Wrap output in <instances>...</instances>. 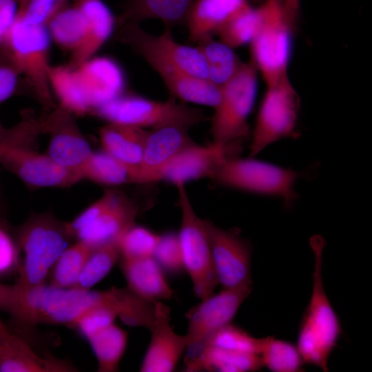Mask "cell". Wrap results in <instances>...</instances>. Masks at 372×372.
I'll return each mask as SVG.
<instances>
[{
    "mask_svg": "<svg viewBox=\"0 0 372 372\" xmlns=\"http://www.w3.org/2000/svg\"><path fill=\"white\" fill-rule=\"evenodd\" d=\"M218 284L223 289L252 285L251 244L236 230H225L204 220Z\"/></svg>",
    "mask_w": 372,
    "mask_h": 372,
    "instance_id": "13",
    "label": "cell"
},
{
    "mask_svg": "<svg viewBox=\"0 0 372 372\" xmlns=\"http://www.w3.org/2000/svg\"><path fill=\"white\" fill-rule=\"evenodd\" d=\"M87 340L96 358L98 371H116L126 349L127 333L114 323Z\"/></svg>",
    "mask_w": 372,
    "mask_h": 372,
    "instance_id": "30",
    "label": "cell"
},
{
    "mask_svg": "<svg viewBox=\"0 0 372 372\" xmlns=\"http://www.w3.org/2000/svg\"><path fill=\"white\" fill-rule=\"evenodd\" d=\"M77 371L66 360L41 356L0 319V372H70Z\"/></svg>",
    "mask_w": 372,
    "mask_h": 372,
    "instance_id": "17",
    "label": "cell"
},
{
    "mask_svg": "<svg viewBox=\"0 0 372 372\" xmlns=\"http://www.w3.org/2000/svg\"><path fill=\"white\" fill-rule=\"evenodd\" d=\"M72 114L60 107L43 126L50 134L46 153L59 165L77 172L93 150Z\"/></svg>",
    "mask_w": 372,
    "mask_h": 372,
    "instance_id": "16",
    "label": "cell"
},
{
    "mask_svg": "<svg viewBox=\"0 0 372 372\" xmlns=\"http://www.w3.org/2000/svg\"><path fill=\"white\" fill-rule=\"evenodd\" d=\"M300 107V98L289 76L267 87L257 113L249 156L254 157L273 143L293 137Z\"/></svg>",
    "mask_w": 372,
    "mask_h": 372,
    "instance_id": "10",
    "label": "cell"
},
{
    "mask_svg": "<svg viewBox=\"0 0 372 372\" xmlns=\"http://www.w3.org/2000/svg\"><path fill=\"white\" fill-rule=\"evenodd\" d=\"M255 1H261V0H255Z\"/></svg>",
    "mask_w": 372,
    "mask_h": 372,
    "instance_id": "47",
    "label": "cell"
},
{
    "mask_svg": "<svg viewBox=\"0 0 372 372\" xmlns=\"http://www.w3.org/2000/svg\"><path fill=\"white\" fill-rule=\"evenodd\" d=\"M108 123L154 130L167 126L187 128L205 120L201 110L174 100L155 101L138 95L121 94L94 110Z\"/></svg>",
    "mask_w": 372,
    "mask_h": 372,
    "instance_id": "4",
    "label": "cell"
},
{
    "mask_svg": "<svg viewBox=\"0 0 372 372\" xmlns=\"http://www.w3.org/2000/svg\"><path fill=\"white\" fill-rule=\"evenodd\" d=\"M120 41L131 47L148 65L159 62L177 67L198 78L208 79L205 57L198 47L176 41L170 27L159 35L143 30L138 23L121 25Z\"/></svg>",
    "mask_w": 372,
    "mask_h": 372,
    "instance_id": "11",
    "label": "cell"
},
{
    "mask_svg": "<svg viewBox=\"0 0 372 372\" xmlns=\"http://www.w3.org/2000/svg\"><path fill=\"white\" fill-rule=\"evenodd\" d=\"M195 0H125L119 16V25L138 23L156 19L166 26L185 23L187 12Z\"/></svg>",
    "mask_w": 372,
    "mask_h": 372,
    "instance_id": "26",
    "label": "cell"
},
{
    "mask_svg": "<svg viewBox=\"0 0 372 372\" xmlns=\"http://www.w3.org/2000/svg\"><path fill=\"white\" fill-rule=\"evenodd\" d=\"M25 0H0V47L15 21Z\"/></svg>",
    "mask_w": 372,
    "mask_h": 372,
    "instance_id": "43",
    "label": "cell"
},
{
    "mask_svg": "<svg viewBox=\"0 0 372 372\" xmlns=\"http://www.w3.org/2000/svg\"><path fill=\"white\" fill-rule=\"evenodd\" d=\"M19 75L17 70L7 59L0 63V103L14 94Z\"/></svg>",
    "mask_w": 372,
    "mask_h": 372,
    "instance_id": "44",
    "label": "cell"
},
{
    "mask_svg": "<svg viewBox=\"0 0 372 372\" xmlns=\"http://www.w3.org/2000/svg\"><path fill=\"white\" fill-rule=\"evenodd\" d=\"M120 311L114 307L102 304L94 307L81 314L70 328L76 329L85 338L114 323Z\"/></svg>",
    "mask_w": 372,
    "mask_h": 372,
    "instance_id": "40",
    "label": "cell"
},
{
    "mask_svg": "<svg viewBox=\"0 0 372 372\" xmlns=\"http://www.w3.org/2000/svg\"><path fill=\"white\" fill-rule=\"evenodd\" d=\"M181 213L178 233L185 270L193 284L195 295L201 300L214 293L218 285L204 220L195 211L185 185H175Z\"/></svg>",
    "mask_w": 372,
    "mask_h": 372,
    "instance_id": "9",
    "label": "cell"
},
{
    "mask_svg": "<svg viewBox=\"0 0 372 372\" xmlns=\"http://www.w3.org/2000/svg\"><path fill=\"white\" fill-rule=\"evenodd\" d=\"M249 5L248 0H195L185 21L189 41L198 45L212 39L226 21Z\"/></svg>",
    "mask_w": 372,
    "mask_h": 372,
    "instance_id": "21",
    "label": "cell"
},
{
    "mask_svg": "<svg viewBox=\"0 0 372 372\" xmlns=\"http://www.w3.org/2000/svg\"><path fill=\"white\" fill-rule=\"evenodd\" d=\"M148 132L147 130L114 123H107L99 132L102 150L132 169L137 183Z\"/></svg>",
    "mask_w": 372,
    "mask_h": 372,
    "instance_id": "25",
    "label": "cell"
},
{
    "mask_svg": "<svg viewBox=\"0 0 372 372\" xmlns=\"http://www.w3.org/2000/svg\"><path fill=\"white\" fill-rule=\"evenodd\" d=\"M20 10L1 48L19 75L25 76L42 100L48 101L51 98L48 77L51 37L47 26L25 22Z\"/></svg>",
    "mask_w": 372,
    "mask_h": 372,
    "instance_id": "6",
    "label": "cell"
},
{
    "mask_svg": "<svg viewBox=\"0 0 372 372\" xmlns=\"http://www.w3.org/2000/svg\"><path fill=\"white\" fill-rule=\"evenodd\" d=\"M264 339L265 338H256L231 322L214 333L205 347L211 345L240 353L260 355Z\"/></svg>",
    "mask_w": 372,
    "mask_h": 372,
    "instance_id": "37",
    "label": "cell"
},
{
    "mask_svg": "<svg viewBox=\"0 0 372 372\" xmlns=\"http://www.w3.org/2000/svg\"><path fill=\"white\" fill-rule=\"evenodd\" d=\"M202 52L207 67L208 80L218 86L227 82L239 70L242 62L233 48L213 39L197 46Z\"/></svg>",
    "mask_w": 372,
    "mask_h": 372,
    "instance_id": "32",
    "label": "cell"
},
{
    "mask_svg": "<svg viewBox=\"0 0 372 372\" xmlns=\"http://www.w3.org/2000/svg\"><path fill=\"white\" fill-rule=\"evenodd\" d=\"M232 143H196L176 158L164 172L162 180L176 185L205 178H212L222 163L230 155Z\"/></svg>",
    "mask_w": 372,
    "mask_h": 372,
    "instance_id": "20",
    "label": "cell"
},
{
    "mask_svg": "<svg viewBox=\"0 0 372 372\" xmlns=\"http://www.w3.org/2000/svg\"><path fill=\"white\" fill-rule=\"evenodd\" d=\"M260 356L263 366L273 372H298L304 364L300 351L293 343L267 336Z\"/></svg>",
    "mask_w": 372,
    "mask_h": 372,
    "instance_id": "34",
    "label": "cell"
},
{
    "mask_svg": "<svg viewBox=\"0 0 372 372\" xmlns=\"http://www.w3.org/2000/svg\"><path fill=\"white\" fill-rule=\"evenodd\" d=\"M137 207L123 194L112 191L107 206L76 236L92 249L118 240L133 224Z\"/></svg>",
    "mask_w": 372,
    "mask_h": 372,
    "instance_id": "18",
    "label": "cell"
},
{
    "mask_svg": "<svg viewBox=\"0 0 372 372\" xmlns=\"http://www.w3.org/2000/svg\"><path fill=\"white\" fill-rule=\"evenodd\" d=\"M19 250L13 238L0 225V276L12 272L19 265Z\"/></svg>",
    "mask_w": 372,
    "mask_h": 372,
    "instance_id": "42",
    "label": "cell"
},
{
    "mask_svg": "<svg viewBox=\"0 0 372 372\" xmlns=\"http://www.w3.org/2000/svg\"><path fill=\"white\" fill-rule=\"evenodd\" d=\"M152 257L163 271L180 274L185 271L178 233L160 235Z\"/></svg>",
    "mask_w": 372,
    "mask_h": 372,
    "instance_id": "39",
    "label": "cell"
},
{
    "mask_svg": "<svg viewBox=\"0 0 372 372\" xmlns=\"http://www.w3.org/2000/svg\"><path fill=\"white\" fill-rule=\"evenodd\" d=\"M32 130L25 122L8 130L1 165L31 187H65L81 181L76 171L59 165L47 153L25 145L23 141Z\"/></svg>",
    "mask_w": 372,
    "mask_h": 372,
    "instance_id": "8",
    "label": "cell"
},
{
    "mask_svg": "<svg viewBox=\"0 0 372 372\" xmlns=\"http://www.w3.org/2000/svg\"><path fill=\"white\" fill-rule=\"evenodd\" d=\"M93 249L85 242L76 240L61 253L50 273L49 284L61 288L76 285L83 265Z\"/></svg>",
    "mask_w": 372,
    "mask_h": 372,
    "instance_id": "33",
    "label": "cell"
},
{
    "mask_svg": "<svg viewBox=\"0 0 372 372\" xmlns=\"http://www.w3.org/2000/svg\"><path fill=\"white\" fill-rule=\"evenodd\" d=\"M72 236L67 223L48 214L36 215L28 219L19 233L18 247L23 260L14 285L27 290L46 283V278Z\"/></svg>",
    "mask_w": 372,
    "mask_h": 372,
    "instance_id": "2",
    "label": "cell"
},
{
    "mask_svg": "<svg viewBox=\"0 0 372 372\" xmlns=\"http://www.w3.org/2000/svg\"><path fill=\"white\" fill-rule=\"evenodd\" d=\"M48 77L51 91L57 96L61 108L72 114H84L92 110L74 68L51 65Z\"/></svg>",
    "mask_w": 372,
    "mask_h": 372,
    "instance_id": "28",
    "label": "cell"
},
{
    "mask_svg": "<svg viewBox=\"0 0 372 372\" xmlns=\"http://www.w3.org/2000/svg\"><path fill=\"white\" fill-rule=\"evenodd\" d=\"M87 25L86 17L76 3L64 7L48 22L50 37L61 47L72 53L81 43Z\"/></svg>",
    "mask_w": 372,
    "mask_h": 372,
    "instance_id": "31",
    "label": "cell"
},
{
    "mask_svg": "<svg viewBox=\"0 0 372 372\" xmlns=\"http://www.w3.org/2000/svg\"><path fill=\"white\" fill-rule=\"evenodd\" d=\"M121 259V267L127 288L140 298L154 302L170 299L174 291L163 270L152 256Z\"/></svg>",
    "mask_w": 372,
    "mask_h": 372,
    "instance_id": "22",
    "label": "cell"
},
{
    "mask_svg": "<svg viewBox=\"0 0 372 372\" xmlns=\"http://www.w3.org/2000/svg\"><path fill=\"white\" fill-rule=\"evenodd\" d=\"M149 65L159 75L168 90L180 100L213 108L218 103L220 87L208 79L196 77L164 63H153Z\"/></svg>",
    "mask_w": 372,
    "mask_h": 372,
    "instance_id": "24",
    "label": "cell"
},
{
    "mask_svg": "<svg viewBox=\"0 0 372 372\" xmlns=\"http://www.w3.org/2000/svg\"><path fill=\"white\" fill-rule=\"evenodd\" d=\"M256 8L250 5L240 10L218 30L220 41L235 48L249 43L258 25Z\"/></svg>",
    "mask_w": 372,
    "mask_h": 372,
    "instance_id": "36",
    "label": "cell"
},
{
    "mask_svg": "<svg viewBox=\"0 0 372 372\" xmlns=\"http://www.w3.org/2000/svg\"><path fill=\"white\" fill-rule=\"evenodd\" d=\"M77 172L81 180L107 185L136 183L132 169L103 150L93 151Z\"/></svg>",
    "mask_w": 372,
    "mask_h": 372,
    "instance_id": "29",
    "label": "cell"
},
{
    "mask_svg": "<svg viewBox=\"0 0 372 372\" xmlns=\"http://www.w3.org/2000/svg\"><path fill=\"white\" fill-rule=\"evenodd\" d=\"M281 2L287 16L294 25L299 14L300 0H281Z\"/></svg>",
    "mask_w": 372,
    "mask_h": 372,
    "instance_id": "45",
    "label": "cell"
},
{
    "mask_svg": "<svg viewBox=\"0 0 372 372\" xmlns=\"http://www.w3.org/2000/svg\"><path fill=\"white\" fill-rule=\"evenodd\" d=\"M67 0H25L21 8L23 20L30 24L45 25L61 9Z\"/></svg>",
    "mask_w": 372,
    "mask_h": 372,
    "instance_id": "41",
    "label": "cell"
},
{
    "mask_svg": "<svg viewBox=\"0 0 372 372\" xmlns=\"http://www.w3.org/2000/svg\"><path fill=\"white\" fill-rule=\"evenodd\" d=\"M310 245L314 256L313 289L301 320L296 346L304 364H312L327 372L329 358L337 346L342 327L323 285L322 267L324 240L316 235L310 239Z\"/></svg>",
    "mask_w": 372,
    "mask_h": 372,
    "instance_id": "1",
    "label": "cell"
},
{
    "mask_svg": "<svg viewBox=\"0 0 372 372\" xmlns=\"http://www.w3.org/2000/svg\"><path fill=\"white\" fill-rule=\"evenodd\" d=\"M298 172L254 157L229 156L213 179L218 184L249 193L277 197L288 206L297 198L295 185Z\"/></svg>",
    "mask_w": 372,
    "mask_h": 372,
    "instance_id": "5",
    "label": "cell"
},
{
    "mask_svg": "<svg viewBox=\"0 0 372 372\" xmlns=\"http://www.w3.org/2000/svg\"><path fill=\"white\" fill-rule=\"evenodd\" d=\"M118 240L92 250L79 275L76 287L90 289L108 274L120 259Z\"/></svg>",
    "mask_w": 372,
    "mask_h": 372,
    "instance_id": "35",
    "label": "cell"
},
{
    "mask_svg": "<svg viewBox=\"0 0 372 372\" xmlns=\"http://www.w3.org/2000/svg\"><path fill=\"white\" fill-rule=\"evenodd\" d=\"M151 340L140 371H173L187 347L185 335H179L171 324L170 308L162 301L154 302V316L149 329Z\"/></svg>",
    "mask_w": 372,
    "mask_h": 372,
    "instance_id": "15",
    "label": "cell"
},
{
    "mask_svg": "<svg viewBox=\"0 0 372 372\" xmlns=\"http://www.w3.org/2000/svg\"><path fill=\"white\" fill-rule=\"evenodd\" d=\"M87 19L83 39L72 53L70 66L75 68L94 56L113 32L116 19L110 9L101 0L77 2Z\"/></svg>",
    "mask_w": 372,
    "mask_h": 372,
    "instance_id": "23",
    "label": "cell"
},
{
    "mask_svg": "<svg viewBox=\"0 0 372 372\" xmlns=\"http://www.w3.org/2000/svg\"><path fill=\"white\" fill-rule=\"evenodd\" d=\"M160 235L146 227L130 226L120 237V258L136 259L152 256Z\"/></svg>",
    "mask_w": 372,
    "mask_h": 372,
    "instance_id": "38",
    "label": "cell"
},
{
    "mask_svg": "<svg viewBox=\"0 0 372 372\" xmlns=\"http://www.w3.org/2000/svg\"><path fill=\"white\" fill-rule=\"evenodd\" d=\"M185 365V371L250 372L263 367L259 355L240 353L207 345L199 355Z\"/></svg>",
    "mask_w": 372,
    "mask_h": 372,
    "instance_id": "27",
    "label": "cell"
},
{
    "mask_svg": "<svg viewBox=\"0 0 372 372\" xmlns=\"http://www.w3.org/2000/svg\"><path fill=\"white\" fill-rule=\"evenodd\" d=\"M252 289L253 285L223 289L220 292L202 300L185 313L188 327L185 334V364L199 355L214 333L232 322Z\"/></svg>",
    "mask_w": 372,
    "mask_h": 372,
    "instance_id": "12",
    "label": "cell"
},
{
    "mask_svg": "<svg viewBox=\"0 0 372 372\" xmlns=\"http://www.w3.org/2000/svg\"><path fill=\"white\" fill-rule=\"evenodd\" d=\"M258 25L250 44L251 61L267 87L288 76L293 25L281 0H265L257 8Z\"/></svg>",
    "mask_w": 372,
    "mask_h": 372,
    "instance_id": "3",
    "label": "cell"
},
{
    "mask_svg": "<svg viewBox=\"0 0 372 372\" xmlns=\"http://www.w3.org/2000/svg\"><path fill=\"white\" fill-rule=\"evenodd\" d=\"M189 128L167 126L149 130L145 140L138 183L161 180L165 169L187 149L196 144Z\"/></svg>",
    "mask_w": 372,
    "mask_h": 372,
    "instance_id": "14",
    "label": "cell"
},
{
    "mask_svg": "<svg viewBox=\"0 0 372 372\" xmlns=\"http://www.w3.org/2000/svg\"><path fill=\"white\" fill-rule=\"evenodd\" d=\"M7 139V130L0 125V167L1 166V154L3 147Z\"/></svg>",
    "mask_w": 372,
    "mask_h": 372,
    "instance_id": "46",
    "label": "cell"
},
{
    "mask_svg": "<svg viewBox=\"0 0 372 372\" xmlns=\"http://www.w3.org/2000/svg\"><path fill=\"white\" fill-rule=\"evenodd\" d=\"M257 74L251 61L242 62L237 72L220 86V99L211 118L213 143L228 145L249 135L247 119L256 99Z\"/></svg>",
    "mask_w": 372,
    "mask_h": 372,
    "instance_id": "7",
    "label": "cell"
},
{
    "mask_svg": "<svg viewBox=\"0 0 372 372\" xmlns=\"http://www.w3.org/2000/svg\"><path fill=\"white\" fill-rule=\"evenodd\" d=\"M92 110L123 94L124 73L112 59L93 56L74 68Z\"/></svg>",
    "mask_w": 372,
    "mask_h": 372,
    "instance_id": "19",
    "label": "cell"
},
{
    "mask_svg": "<svg viewBox=\"0 0 372 372\" xmlns=\"http://www.w3.org/2000/svg\"><path fill=\"white\" fill-rule=\"evenodd\" d=\"M76 1H81V0H76Z\"/></svg>",
    "mask_w": 372,
    "mask_h": 372,
    "instance_id": "48",
    "label": "cell"
}]
</instances>
